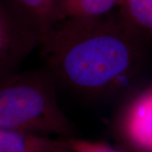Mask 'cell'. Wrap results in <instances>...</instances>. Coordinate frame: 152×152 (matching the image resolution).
Instances as JSON below:
<instances>
[{"mask_svg":"<svg viewBox=\"0 0 152 152\" xmlns=\"http://www.w3.org/2000/svg\"><path fill=\"white\" fill-rule=\"evenodd\" d=\"M137 31L121 15L68 20L56 23L40 46L56 84L103 97L120 90L136 69Z\"/></svg>","mask_w":152,"mask_h":152,"instance_id":"cell-1","label":"cell"},{"mask_svg":"<svg viewBox=\"0 0 152 152\" xmlns=\"http://www.w3.org/2000/svg\"><path fill=\"white\" fill-rule=\"evenodd\" d=\"M0 128L42 136H69L56 82L48 72L27 71L0 80Z\"/></svg>","mask_w":152,"mask_h":152,"instance_id":"cell-2","label":"cell"},{"mask_svg":"<svg viewBox=\"0 0 152 152\" xmlns=\"http://www.w3.org/2000/svg\"><path fill=\"white\" fill-rule=\"evenodd\" d=\"M122 127L127 140L139 151L152 152V88L128 105Z\"/></svg>","mask_w":152,"mask_h":152,"instance_id":"cell-3","label":"cell"},{"mask_svg":"<svg viewBox=\"0 0 152 152\" xmlns=\"http://www.w3.org/2000/svg\"><path fill=\"white\" fill-rule=\"evenodd\" d=\"M37 46V38L18 20L10 23L0 15V72L15 65Z\"/></svg>","mask_w":152,"mask_h":152,"instance_id":"cell-4","label":"cell"},{"mask_svg":"<svg viewBox=\"0 0 152 152\" xmlns=\"http://www.w3.org/2000/svg\"><path fill=\"white\" fill-rule=\"evenodd\" d=\"M15 17L32 34L39 46L54 26L55 0H11Z\"/></svg>","mask_w":152,"mask_h":152,"instance_id":"cell-5","label":"cell"},{"mask_svg":"<svg viewBox=\"0 0 152 152\" xmlns=\"http://www.w3.org/2000/svg\"><path fill=\"white\" fill-rule=\"evenodd\" d=\"M68 146V140L0 128V152H53Z\"/></svg>","mask_w":152,"mask_h":152,"instance_id":"cell-6","label":"cell"},{"mask_svg":"<svg viewBox=\"0 0 152 152\" xmlns=\"http://www.w3.org/2000/svg\"><path fill=\"white\" fill-rule=\"evenodd\" d=\"M120 0H55L54 25L68 20L94 19L109 15Z\"/></svg>","mask_w":152,"mask_h":152,"instance_id":"cell-7","label":"cell"},{"mask_svg":"<svg viewBox=\"0 0 152 152\" xmlns=\"http://www.w3.org/2000/svg\"><path fill=\"white\" fill-rule=\"evenodd\" d=\"M120 15L137 31L152 33V0H120Z\"/></svg>","mask_w":152,"mask_h":152,"instance_id":"cell-8","label":"cell"},{"mask_svg":"<svg viewBox=\"0 0 152 152\" xmlns=\"http://www.w3.org/2000/svg\"><path fill=\"white\" fill-rule=\"evenodd\" d=\"M69 147L77 152H120L107 145L98 142L69 140Z\"/></svg>","mask_w":152,"mask_h":152,"instance_id":"cell-9","label":"cell"},{"mask_svg":"<svg viewBox=\"0 0 152 152\" xmlns=\"http://www.w3.org/2000/svg\"><path fill=\"white\" fill-rule=\"evenodd\" d=\"M53 152H69V143H68V146L65 147V148H62V149H59V150H57Z\"/></svg>","mask_w":152,"mask_h":152,"instance_id":"cell-10","label":"cell"},{"mask_svg":"<svg viewBox=\"0 0 152 152\" xmlns=\"http://www.w3.org/2000/svg\"><path fill=\"white\" fill-rule=\"evenodd\" d=\"M69 152H77V151H73V150H71L70 148L69 147Z\"/></svg>","mask_w":152,"mask_h":152,"instance_id":"cell-11","label":"cell"}]
</instances>
